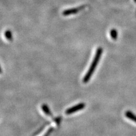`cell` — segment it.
Instances as JSON below:
<instances>
[{
	"mask_svg": "<svg viewBox=\"0 0 136 136\" xmlns=\"http://www.w3.org/2000/svg\"><path fill=\"white\" fill-rule=\"evenodd\" d=\"M102 52H103V49L102 48H98L97 52L95 53L94 58L93 59V61L92 62V63H91V66H90L87 72L86 75H84V77L83 78V83H87L89 80L90 79L91 77H92L93 73H94L95 69L98 65V62L100 61V57H101L102 55Z\"/></svg>",
	"mask_w": 136,
	"mask_h": 136,
	"instance_id": "obj_1",
	"label": "cell"
},
{
	"mask_svg": "<svg viewBox=\"0 0 136 136\" xmlns=\"http://www.w3.org/2000/svg\"><path fill=\"white\" fill-rule=\"evenodd\" d=\"M86 7V6L85 5H83V6H79V7L70 9H67L62 12V15H63L64 16H69V15H71L75 14L78 12H81V10H83Z\"/></svg>",
	"mask_w": 136,
	"mask_h": 136,
	"instance_id": "obj_2",
	"label": "cell"
},
{
	"mask_svg": "<svg viewBox=\"0 0 136 136\" xmlns=\"http://www.w3.org/2000/svg\"><path fill=\"white\" fill-rule=\"evenodd\" d=\"M85 104L83 103H79L77 104V105H75L73 107H70L69 108H68V110H67L65 111V113L66 115H71L73 114V113H74L76 112H78V111H81L82 110H83V109L85 107Z\"/></svg>",
	"mask_w": 136,
	"mask_h": 136,
	"instance_id": "obj_3",
	"label": "cell"
},
{
	"mask_svg": "<svg viewBox=\"0 0 136 136\" xmlns=\"http://www.w3.org/2000/svg\"><path fill=\"white\" fill-rule=\"evenodd\" d=\"M41 108H42V110L43 111L44 113H45L47 116H50V117H53V115L52 112H51L50 108L48 107V106L46 104H43L41 106Z\"/></svg>",
	"mask_w": 136,
	"mask_h": 136,
	"instance_id": "obj_4",
	"label": "cell"
},
{
	"mask_svg": "<svg viewBox=\"0 0 136 136\" xmlns=\"http://www.w3.org/2000/svg\"><path fill=\"white\" fill-rule=\"evenodd\" d=\"M125 116L128 118L129 119H130L131 120H132L134 122H136V115H135L133 112H131V111H126L125 113Z\"/></svg>",
	"mask_w": 136,
	"mask_h": 136,
	"instance_id": "obj_5",
	"label": "cell"
},
{
	"mask_svg": "<svg viewBox=\"0 0 136 136\" xmlns=\"http://www.w3.org/2000/svg\"><path fill=\"white\" fill-rule=\"evenodd\" d=\"M5 36L8 40L12 41L13 40L12 33L10 30H6L5 32Z\"/></svg>",
	"mask_w": 136,
	"mask_h": 136,
	"instance_id": "obj_6",
	"label": "cell"
},
{
	"mask_svg": "<svg viewBox=\"0 0 136 136\" xmlns=\"http://www.w3.org/2000/svg\"><path fill=\"white\" fill-rule=\"evenodd\" d=\"M111 36L113 39H116L117 37V31L115 30H112L111 31Z\"/></svg>",
	"mask_w": 136,
	"mask_h": 136,
	"instance_id": "obj_7",
	"label": "cell"
},
{
	"mask_svg": "<svg viewBox=\"0 0 136 136\" xmlns=\"http://www.w3.org/2000/svg\"><path fill=\"white\" fill-rule=\"evenodd\" d=\"M53 130V128H51L48 129V130H47V133L44 134L43 136H48L52 132V131Z\"/></svg>",
	"mask_w": 136,
	"mask_h": 136,
	"instance_id": "obj_8",
	"label": "cell"
},
{
	"mask_svg": "<svg viewBox=\"0 0 136 136\" xmlns=\"http://www.w3.org/2000/svg\"><path fill=\"white\" fill-rule=\"evenodd\" d=\"M2 72H3V71H2V69H1V66H0V74H1Z\"/></svg>",
	"mask_w": 136,
	"mask_h": 136,
	"instance_id": "obj_9",
	"label": "cell"
}]
</instances>
